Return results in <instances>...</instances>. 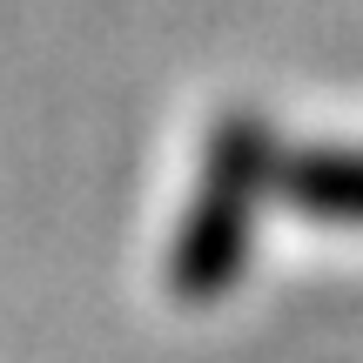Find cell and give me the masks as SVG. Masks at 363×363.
<instances>
[{
  "mask_svg": "<svg viewBox=\"0 0 363 363\" xmlns=\"http://www.w3.org/2000/svg\"><path fill=\"white\" fill-rule=\"evenodd\" d=\"M276 175V148L256 115H229L208 142L202 189L189 202L175 249H169V289L182 303H216L235 289L249 262V229H256V195Z\"/></svg>",
  "mask_w": 363,
  "mask_h": 363,
  "instance_id": "cell-1",
  "label": "cell"
},
{
  "mask_svg": "<svg viewBox=\"0 0 363 363\" xmlns=\"http://www.w3.org/2000/svg\"><path fill=\"white\" fill-rule=\"evenodd\" d=\"M269 189H283L316 222H363V148H296V155H276Z\"/></svg>",
  "mask_w": 363,
  "mask_h": 363,
  "instance_id": "cell-2",
  "label": "cell"
}]
</instances>
